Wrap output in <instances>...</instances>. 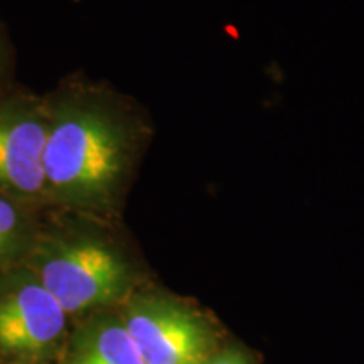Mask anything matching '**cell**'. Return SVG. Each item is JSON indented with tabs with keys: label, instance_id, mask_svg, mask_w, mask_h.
<instances>
[{
	"label": "cell",
	"instance_id": "6da1fadb",
	"mask_svg": "<svg viewBox=\"0 0 364 364\" xmlns=\"http://www.w3.org/2000/svg\"><path fill=\"white\" fill-rule=\"evenodd\" d=\"M139 132L134 120L97 91H70L48 103L46 199L105 211L125 188Z\"/></svg>",
	"mask_w": 364,
	"mask_h": 364
},
{
	"label": "cell",
	"instance_id": "7a4b0ae2",
	"mask_svg": "<svg viewBox=\"0 0 364 364\" xmlns=\"http://www.w3.org/2000/svg\"><path fill=\"white\" fill-rule=\"evenodd\" d=\"M36 279L66 314L105 306L129 289L130 270L122 255L97 238H68L39 253Z\"/></svg>",
	"mask_w": 364,
	"mask_h": 364
},
{
	"label": "cell",
	"instance_id": "3957f363",
	"mask_svg": "<svg viewBox=\"0 0 364 364\" xmlns=\"http://www.w3.org/2000/svg\"><path fill=\"white\" fill-rule=\"evenodd\" d=\"M124 326L144 364H204L213 356V331L193 307L166 295L130 304Z\"/></svg>",
	"mask_w": 364,
	"mask_h": 364
},
{
	"label": "cell",
	"instance_id": "277c9868",
	"mask_svg": "<svg viewBox=\"0 0 364 364\" xmlns=\"http://www.w3.org/2000/svg\"><path fill=\"white\" fill-rule=\"evenodd\" d=\"M46 135L48 103L0 100V193L22 204L46 199Z\"/></svg>",
	"mask_w": 364,
	"mask_h": 364
},
{
	"label": "cell",
	"instance_id": "5b68a950",
	"mask_svg": "<svg viewBox=\"0 0 364 364\" xmlns=\"http://www.w3.org/2000/svg\"><path fill=\"white\" fill-rule=\"evenodd\" d=\"M68 314L39 280L26 279L0 292V348L41 353L61 338Z\"/></svg>",
	"mask_w": 364,
	"mask_h": 364
},
{
	"label": "cell",
	"instance_id": "8992f818",
	"mask_svg": "<svg viewBox=\"0 0 364 364\" xmlns=\"http://www.w3.org/2000/svg\"><path fill=\"white\" fill-rule=\"evenodd\" d=\"M70 364H144L124 322L103 321L91 327Z\"/></svg>",
	"mask_w": 364,
	"mask_h": 364
},
{
	"label": "cell",
	"instance_id": "52a82bcc",
	"mask_svg": "<svg viewBox=\"0 0 364 364\" xmlns=\"http://www.w3.org/2000/svg\"><path fill=\"white\" fill-rule=\"evenodd\" d=\"M22 203L0 193V267L19 248L26 230Z\"/></svg>",
	"mask_w": 364,
	"mask_h": 364
},
{
	"label": "cell",
	"instance_id": "ba28073f",
	"mask_svg": "<svg viewBox=\"0 0 364 364\" xmlns=\"http://www.w3.org/2000/svg\"><path fill=\"white\" fill-rule=\"evenodd\" d=\"M204 364H250L247 356L243 353H240L238 349H226L218 354H213Z\"/></svg>",
	"mask_w": 364,
	"mask_h": 364
}]
</instances>
